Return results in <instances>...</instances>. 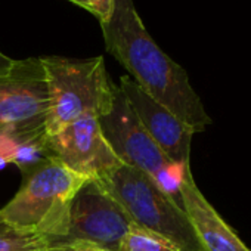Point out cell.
I'll use <instances>...</instances> for the list:
<instances>
[{
	"label": "cell",
	"mask_w": 251,
	"mask_h": 251,
	"mask_svg": "<svg viewBox=\"0 0 251 251\" xmlns=\"http://www.w3.org/2000/svg\"><path fill=\"white\" fill-rule=\"evenodd\" d=\"M106 50L130 73L152 99L172 111L195 133L213 123L188 73L160 49L147 31L133 0H114L108 21L100 23Z\"/></svg>",
	"instance_id": "cell-1"
},
{
	"label": "cell",
	"mask_w": 251,
	"mask_h": 251,
	"mask_svg": "<svg viewBox=\"0 0 251 251\" xmlns=\"http://www.w3.org/2000/svg\"><path fill=\"white\" fill-rule=\"evenodd\" d=\"M49 109L42 58L15 61L0 75V164L15 163L25 176L45 160Z\"/></svg>",
	"instance_id": "cell-2"
},
{
	"label": "cell",
	"mask_w": 251,
	"mask_h": 251,
	"mask_svg": "<svg viewBox=\"0 0 251 251\" xmlns=\"http://www.w3.org/2000/svg\"><path fill=\"white\" fill-rule=\"evenodd\" d=\"M24 177L17 195L0 208V223L59 241L68 232L73 198L87 179L49 157Z\"/></svg>",
	"instance_id": "cell-3"
},
{
	"label": "cell",
	"mask_w": 251,
	"mask_h": 251,
	"mask_svg": "<svg viewBox=\"0 0 251 251\" xmlns=\"http://www.w3.org/2000/svg\"><path fill=\"white\" fill-rule=\"evenodd\" d=\"M42 62L50 90L48 136L86 114L99 118L111 111L117 86L111 81L102 56L87 59L43 56Z\"/></svg>",
	"instance_id": "cell-4"
},
{
	"label": "cell",
	"mask_w": 251,
	"mask_h": 251,
	"mask_svg": "<svg viewBox=\"0 0 251 251\" xmlns=\"http://www.w3.org/2000/svg\"><path fill=\"white\" fill-rule=\"evenodd\" d=\"M98 182L133 223L172 241L180 251H204L183 208L147 173L121 164Z\"/></svg>",
	"instance_id": "cell-5"
},
{
	"label": "cell",
	"mask_w": 251,
	"mask_h": 251,
	"mask_svg": "<svg viewBox=\"0 0 251 251\" xmlns=\"http://www.w3.org/2000/svg\"><path fill=\"white\" fill-rule=\"evenodd\" d=\"M103 138L115 157L129 167L147 173L172 200L182 207L180 183L186 166L173 163L152 141L117 86L108 114L98 118ZM191 166V164H188Z\"/></svg>",
	"instance_id": "cell-6"
},
{
	"label": "cell",
	"mask_w": 251,
	"mask_h": 251,
	"mask_svg": "<svg viewBox=\"0 0 251 251\" xmlns=\"http://www.w3.org/2000/svg\"><path fill=\"white\" fill-rule=\"evenodd\" d=\"M132 225L127 211L98 182L87 180L73 198L68 232L56 242H86L117 251Z\"/></svg>",
	"instance_id": "cell-7"
},
{
	"label": "cell",
	"mask_w": 251,
	"mask_h": 251,
	"mask_svg": "<svg viewBox=\"0 0 251 251\" xmlns=\"http://www.w3.org/2000/svg\"><path fill=\"white\" fill-rule=\"evenodd\" d=\"M45 155L87 180H99L123 164L103 138L98 117L92 114L49 135L45 142Z\"/></svg>",
	"instance_id": "cell-8"
},
{
	"label": "cell",
	"mask_w": 251,
	"mask_h": 251,
	"mask_svg": "<svg viewBox=\"0 0 251 251\" xmlns=\"http://www.w3.org/2000/svg\"><path fill=\"white\" fill-rule=\"evenodd\" d=\"M118 87L160 150L179 166L191 164V145L195 132L189 126L144 92L130 75H123Z\"/></svg>",
	"instance_id": "cell-9"
},
{
	"label": "cell",
	"mask_w": 251,
	"mask_h": 251,
	"mask_svg": "<svg viewBox=\"0 0 251 251\" xmlns=\"http://www.w3.org/2000/svg\"><path fill=\"white\" fill-rule=\"evenodd\" d=\"M182 208L204 251H251L229 223L217 213L197 186L191 166H186L180 183Z\"/></svg>",
	"instance_id": "cell-10"
},
{
	"label": "cell",
	"mask_w": 251,
	"mask_h": 251,
	"mask_svg": "<svg viewBox=\"0 0 251 251\" xmlns=\"http://www.w3.org/2000/svg\"><path fill=\"white\" fill-rule=\"evenodd\" d=\"M117 251H180L172 241L138 225H132Z\"/></svg>",
	"instance_id": "cell-11"
},
{
	"label": "cell",
	"mask_w": 251,
	"mask_h": 251,
	"mask_svg": "<svg viewBox=\"0 0 251 251\" xmlns=\"http://www.w3.org/2000/svg\"><path fill=\"white\" fill-rule=\"evenodd\" d=\"M49 245L50 241L46 236L0 223V251H46Z\"/></svg>",
	"instance_id": "cell-12"
},
{
	"label": "cell",
	"mask_w": 251,
	"mask_h": 251,
	"mask_svg": "<svg viewBox=\"0 0 251 251\" xmlns=\"http://www.w3.org/2000/svg\"><path fill=\"white\" fill-rule=\"evenodd\" d=\"M89 2V12L93 14L99 23L108 21L112 12V2L114 0H87Z\"/></svg>",
	"instance_id": "cell-13"
},
{
	"label": "cell",
	"mask_w": 251,
	"mask_h": 251,
	"mask_svg": "<svg viewBox=\"0 0 251 251\" xmlns=\"http://www.w3.org/2000/svg\"><path fill=\"white\" fill-rule=\"evenodd\" d=\"M46 251H106L86 242H52Z\"/></svg>",
	"instance_id": "cell-14"
},
{
	"label": "cell",
	"mask_w": 251,
	"mask_h": 251,
	"mask_svg": "<svg viewBox=\"0 0 251 251\" xmlns=\"http://www.w3.org/2000/svg\"><path fill=\"white\" fill-rule=\"evenodd\" d=\"M14 62H15V59H12V58H9L5 53L0 52V75L6 74L11 70V67L14 65Z\"/></svg>",
	"instance_id": "cell-15"
},
{
	"label": "cell",
	"mask_w": 251,
	"mask_h": 251,
	"mask_svg": "<svg viewBox=\"0 0 251 251\" xmlns=\"http://www.w3.org/2000/svg\"><path fill=\"white\" fill-rule=\"evenodd\" d=\"M68 2H71V3H74V5L89 11V2H87V0H68Z\"/></svg>",
	"instance_id": "cell-16"
}]
</instances>
